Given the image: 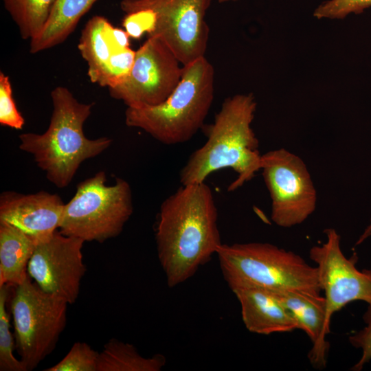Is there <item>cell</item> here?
Instances as JSON below:
<instances>
[{
	"mask_svg": "<svg viewBox=\"0 0 371 371\" xmlns=\"http://www.w3.org/2000/svg\"><path fill=\"white\" fill-rule=\"evenodd\" d=\"M274 293L294 318L297 329L309 337L312 343L308 355L311 363L317 369L324 368L329 349L326 337L330 330L326 319L324 297L297 291Z\"/></svg>",
	"mask_w": 371,
	"mask_h": 371,
	"instance_id": "9a60e30c",
	"label": "cell"
},
{
	"mask_svg": "<svg viewBox=\"0 0 371 371\" xmlns=\"http://www.w3.org/2000/svg\"><path fill=\"white\" fill-rule=\"evenodd\" d=\"M53 110L49 126L42 134H21L19 148L32 155L49 181L57 188L67 187L80 164L95 157L111 144L106 137L87 138L83 125L91 113L93 103L80 102L66 87L51 91Z\"/></svg>",
	"mask_w": 371,
	"mask_h": 371,
	"instance_id": "3957f363",
	"label": "cell"
},
{
	"mask_svg": "<svg viewBox=\"0 0 371 371\" xmlns=\"http://www.w3.org/2000/svg\"><path fill=\"white\" fill-rule=\"evenodd\" d=\"M122 26L130 38L139 39L144 33L149 35L153 32L154 18L149 10H135L124 14Z\"/></svg>",
	"mask_w": 371,
	"mask_h": 371,
	"instance_id": "4316f807",
	"label": "cell"
},
{
	"mask_svg": "<svg viewBox=\"0 0 371 371\" xmlns=\"http://www.w3.org/2000/svg\"><path fill=\"white\" fill-rule=\"evenodd\" d=\"M104 171L85 179L77 186L75 194L65 203L59 231L85 242L104 241L122 232L133 214L130 184L117 178L108 186Z\"/></svg>",
	"mask_w": 371,
	"mask_h": 371,
	"instance_id": "8992f818",
	"label": "cell"
},
{
	"mask_svg": "<svg viewBox=\"0 0 371 371\" xmlns=\"http://www.w3.org/2000/svg\"><path fill=\"white\" fill-rule=\"evenodd\" d=\"M85 241L57 230L49 239L36 244L27 273L44 292L76 302L86 272L82 249Z\"/></svg>",
	"mask_w": 371,
	"mask_h": 371,
	"instance_id": "7c38bea8",
	"label": "cell"
},
{
	"mask_svg": "<svg viewBox=\"0 0 371 371\" xmlns=\"http://www.w3.org/2000/svg\"><path fill=\"white\" fill-rule=\"evenodd\" d=\"M363 319L366 326L348 338L353 347L361 350L359 360L351 369L355 371L361 370L364 366L371 361V304H368Z\"/></svg>",
	"mask_w": 371,
	"mask_h": 371,
	"instance_id": "484cf974",
	"label": "cell"
},
{
	"mask_svg": "<svg viewBox=\"0 0 371 371\" xmlns=\"http://www.w3.org/2000/svg\"><path fill=\"white\" fill-rule=\"evenodd\" d=\"M214 69L202 56L183 65L181 80L162 103L140 108L127 107L125 123L138 128L166 145L187 142L204 122L214 100Z\"/></svg>",
	"mask_w": 371,
	"mask_h": 371,
	"instance_id": "277c9868",
	"label": "cell"
},
{
	"mask_svg": "<svg viewBox=\"0 0 371 371\" xmlns=\"http://www.w3.org/2000/svg\"><path fill=\"white\" fill-rule=\"evenodd\" d=\"M325 243L313 246L311 260L316 264L318 279L326 301V319L330 327L333 315L348 304L363 301L371 304V269L359 270L358 258H347L341 248V236L333 228L324 230Z\"/></svg>",
	"mask_w": 371,
	"mask_h": 371,
	"instance_id": "8fae6325",
	"label": "cell"
},
{
	"mask_svg": "<svg viewBox=\"0 0 371 371\" xmlns=\"http://www.w3.org/2000/svg\"><path fill=\"white\" fill-rule=\"evenodd\" d=\"M180 64L164 41L157 36H148L135 51L133 66L126 79L109 89V94L127 107L159 104L181 80L183 67Z\"/></svg>",
	"mask_w": 371,
	"mask_h": 371,
	"instance_id": "30bf717a",
	"label": "cell"
},
{
	"mask_svg": "<svg viewBox=\"0 0 371 371\" xmlns=\"http://www.w3.org/2000/svg\"><path fill=\"white\" fill-rule=\"evenodd\" d=\"M135 56V51L131 47L116 50L101 70L95 84L110 89L122 83L133 68Z\"/></svg>",
	"mask_w": 371,
	"mask_h": 371,
	"instance_id": "7402d4cb",
	"label": "cell"
},
{
	"mask_svg": "<svg viewBox=\"0 0 371 371\" xmlns=\"http://www.w3.org/2000/svg\"><path fill=\"white\" fill-rule=\"evenodd\" d=\"M229 288L239 302L242 320L249 332L268 335L297 329L294 318L274 292L247 284Z\"/></svg>",
	"mask_w": 371,
	"mask_h": 371,
	"instance_id": "5bb4252c",
	"label": "cell"
},
{
	"mask_svg": "<svg viewBox=\"0 0 371 371\" xmlns=\"http://www.w3.org/2000/svg\"><path fill=\"white\" fill-rule=\"evenodd\" d=\"M98 356L88 344L77 341L59 362L44 371H97Z\"/></svg>",
	"mask_w": 371,
	"mask_h": 371,
	"instance_id": "603a6c76",
	"label": "cell"
},
{
	"mask_svg": "<svg viewBox=\"0 0 371 371\" xmlns=\"http://www.w3.org/2000/svg\"><path fill=\"white\" fill-rule=\"evenodd\" d=\"M370 237H371V218L370 221V223L364 229L361 235L359 236V239L357 240L356 245H358L363 243L366 239Z\"/></svg>",
	"mask_w": 371,
	"mask_h": 371,
	"instance_id": "83f0119b",
	"label": "cell"
},
{
	"mask_svg": "<svg viewBox=\"0 0 371 371\" xmlns=\"http://www.w3.org/2000/svg\"><path fill=\"white\" fill-rule=\"evenodd\" d=\"M64 206L57 194L43 190L29 194L4 191L0 196V223L16 227L37 244L59 229Z\"/></svg>",
	"mask_w": 371,
	"mask_h": 371,
	"instance_id": "4fadbf2b",
	"label": "cell"
},
{
	"mask_svg": "<svg viewBox=\"0 0 371 371\" xmlns=\"http://www.w3.org/2000/svg\"><path fill=\"white\" fill-rule=\"evenodd\" d=\"M212 0H122L124 13L149 10L154 28L148 36L159 37L186 65L205 56L209 38L205 14Z\"/></svg>",
	"mask_w": 371,
	"mask_h": 371,
	"instance_id": "ba28073f",
	"label": "cell"
},
{
	"mask_svg": "<svg viewBox=\"0 0 371 371\" xmlns=\"http://www.w3.org/2000/svg\"><path fill=\"white\" fill-rule=\"evenodd\" d=\"M166 363L161 354L145 357L133 345L113 338L99 352L97 371H160Z\"/></svg>",
	"mask_w": 371,
	"mask_h": 371,
	"instance_id": "d6986e66",
	"label": "cell"
},
{
	"mask_svg": "<svg viewBox=\"0 0 371 371\" xmlns=\"http://www.w3.org/2000/svg\"><path fill=\"white\" fill-rule=\"evenodd\" d=\"M56 0H3L23 39L37 36L44 27Z\"/></svg>",
	"mask_w": 371,
	"mask_h": 371,
	"instance_id": "ffe728a7",
	"label": "cell"
},
{
	"mask_svg": "<svg viewBox=\"0 0 371 371\" xmlns=\"http://www.w3.org/2000/svg\"><path fill=\"white\" fill-rule=\"evenodd\" d=\"M262 175L271 199V219L281 227L304 222L315 211L317 192L304 161L284 148L261 156Z\"/></svg>",
	"mask_w": 371,
	"mask_h": 371,
	"instance_id": "9c48e42d",
	"label": "cell"
},
{
	"mask_svg": "<svg viewBox=\"0 0 371 371\" xmlns=\"http://www.w3.org/2000/svg\"><path fill=\"white\" fill-rule=\"evenodd\" d=\"M36 245L20 229L0 223V286H15L24 282Z\"/></svg>",
	"mask_w": 371,
	"mask_h": 371,
	"instance_id": "2e32d148",
	"label": "cell"
},
{
	"mask_svg": "<svg viewBox=\"0 0 371 371\" xmlns=\"http://www.w3.org/2000/svg\"><path fill=\"white\" fill-rule=\"evenodd\" d=\"M97 1L56 0L44 27L30 40V52L36 54L65 42Z\"/></svg>",
	"mask_w": 371,
	"mask_h": 371,
	"instance_id": "e0dca14e",
	"label": "cell"
},
{
	"mask_svg": "<svg viewBox=\"0 0 371 371\" xmlns=\"http://www.w3.org/2000/svg\"><path fill=\"white\" fill-rule=\"evenodd\" d=\"M10 302L15 348L26 370H32L55 348L66 325L69 304L44 292L29 275L12 286Z\"/></svg>",
	"mask_w": 371,
	"mask_h": 371,
	"instance_id": "52a82bcc",
	"label": "cell"
},
{
	"mask_svg": "<svg viewBox=\"0 0 371 371\" xmlns=\"http://www.w3.org/2000/svg\"><path fill=\"white\" fill-rule=\"evenodd\" d=\"M158 258L175 287L207 263L221 243L213 192L204 182L181 185L161 203L155 229Z\"/></svg>",
	"mask_w": 371,
	"mask_h": 371,
	"instance_id": "6da1fadb",
	"label": "cell"
},
{
	"mask_svg": "<svg viewBox=\"0 0 371 371\" xmlns=\"http://www.w3.org/2000/svg\"><path fill=\"white\" fill-rule=\"evenodd\" d=\"M371 7V0H328L321 3L314 11L318 19H343L348 14H359Z\"/></svg>",
	"mask_w": 371,
	"mask_h": 371,
	"instance_id": "d4e9b609",
	"label": "cell"
},
{
	"mask_svg": "<svg viewBox=\"0 0 371 371\" xmlns=\"http://www.w3.org/2000/svg\"><path fill=\"white\" fill-rule=\"evenodd\" d=\"M11 287L7 284L0 286V370L27 371L21 359L14 355L15 340L10 331V314L7 309Z\"/></svg>",
	"mask_w": 371,
	"mask_h": 371,
	"instance_id": "44dd1931",
	"label": "cell"
},
{
	"mask_svg": "<svg viewBox=\"0 0 371 371\" xmlns=\"http://www.w3.org/2000/svg\"><path fill=\"white\" fill-rule=\"evenodd\" d=\"M113 25L103 16L91 17L82 30L78 48L88 65L87 76L94 83L112 54L120 49L115 44Z\"/></svg>",
	"mask_w": 371,
	"mask_h": 371,
	"instance_id": "ac0fdd59",
	"label": "cell"
},
{
	"mask_svg": "<svg viewBox=\"0 0 371 371\" xmlns=\"http://www.w3.org/2000/svg\"><path fill=\"white\" fill-rule=\"evenodd\" d=\"M257 103L252 93L224 100L212 124L205 127L207 139L194 150L179 172L181 185L204 182L212 172L233 170L237 177L228 187L234 191L260 170L259 141L251 127Z\"/></svg>",
	"mask_w": 371,
	"mask_h": 371,
	"instance_id": "7a4b0ae2",
	"label": "cell"
},
{
	"mask_svg": "<svg viewBox=\"0 0 371 371\" xmlns=\"http://www.w3.org/2000/svg\"><path fill=\"white\" fill-rule=\"evenodd\" d=\"M219 3H225L228 1H237L238 0H218Z\"/></svg>",
	"mask_w": 371,
	"mask_h": 371,
	"instance_id": "f1b7e54d",
	"label": "cell"
},
{
	"mask_svg": "<svg viewBox=\"0 0 371 371\" xmlns=\"http://www.w3.org/2000/svg\"><path fill=\"white\" fill-rule=\"evenodd\" d=\"M25 120L18 111L12 96L8 76L0 71V124L16 130L21 129Z\"/></svg>",
	"mask_w": 371,
	"mask_h": 371,
	"instance_id": "cb8c5ba5",
	"label": "cell"
},
{
	"mask_svg": "<svg viewBox=\"0 0 371 371\" xmlns=\"http://www.w3.org/2000/svg\"><path fill=\"white\" fill-rule=\"evenodd\" d=\"M216 254L229 287L247 284L273 292L321 295L317 267L291 251L251 242L223 243Z\"/></svg>",
	"mask_w": 371,
	"mask_h": 371,
	"instance_id": "5b68a950",
	"label": "cell"
}]
</instances>
